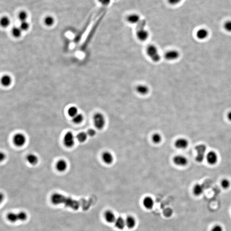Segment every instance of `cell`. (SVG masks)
<instances>
[{"label":"cell","instance_id":"1","mask_svg":"<svg viewBox=\"0 0 231 231\" xmlns=\"http://www.w3.org/2000/svg\"><path fill=\"white\" fill-rule=\"evenodd\" d=\"M51 200L54 205L63 204L66 207L74 210H77L81 207L84 209H86L88 207V204L84 201L75 200L58 193H55L51 196Z\"/></svg>","mask_w":231,"mask_h":231},{"label":"cell","instance_id":"2","mask_svg":"<svg viewBox=\"0 0 231 231\" xmlns=\"http://www.w3.org/2000/svg\"><path fill=\"white\" fill-rule=\"evenodd\" d=\"M146 20L142 19L135 26V35L140 42H146L150 37V32L146 28Z\"/></svg>","mask_w":231,"mask_h":231},{"label":"cell","instance_id":"3","mask_svg":"<svg viewBox=\"0 0 231 231\" xmlns=\"http://www.w3.org/2000/svg\"><path fill=\"white\" fill-rule=\"evenodd\" d=\"M146 53L148 58L154 63H158L161 60V55L158 48L153 44H150L147 46Z\"/></svg>","mask_w":231,"mask_h":231},{"label":"cell","instance_id":"4","mask_svg":"<svg viewBox=\"0 0 231 231\" xmlns=\"http://www.w3.org/2000/svg\"><path fill=\"white\" fill-rule=\"evenodd\" d=\"M93 122L97 129H103L105 126V118L102 113H96L93 116Z\"/></svg>","mask_w":231,"mask_h":231},{"label":"cell","instance_id":"5","mask_svg":"<svg viewBox=\"0 0 231 231\" xmlns=\"http://www.w3.org/2000/svg\"><path fill=\"white\" fill-rule=\"evenodd\" d=\"M27 218V214L25 212L22 211L18 213L11 212L7 215V219L11 222L15 223L18 220L25 221Z\"/></svg>","mask_w":231,"mask_h":231},{"label":"cell","instance_id":"6","mask_svg":"<svg viewBox=\"0 0 231 231\" xmlns=\"http://www.w3.org/2000/svg\"><path fill=\"white\" fill-rule=\"evenodd\" d=\"M142 19L138 13L135 12L130 13L126 17V20L128 23L135 25V26L138 25Z\"/></svg>","mask_w":231,"mask_h":231},{"label":"cell","instance_id":"7","mask_svg":"<svg viewBox=\"0 0 231 231\" xmlns=\"http://www.w3.org/2000/svg\"><path fill=\"white\" fill-rule=\"evenodd\" d=\"M180 57L179 51L175 49H171L167 51L164 53V58L166 60L173 61L178 59Z\"/></svg>","mask_w":231,"mask_h":231},{"label":"cell","instance_id":"8","mask_svg":"<svg viewBox=\"0 0 231 231\" xmlns=\"http://www.w3.org/2000/svg\"><path fill=\"white\" fill-rule=\"evenodd\" d=\"M63 143L66 147L71 148L74 144V138L73 133L70 131H68L65 134L63 138Z\"/></svg>","mask_w":231,"mask_h":231},{"label":"cell","instance_id":"9","mask_svg":"<svg viewBox=\"0 0 231 231\" xmlns=\"http://www.w3.org/2000/svg\"><path fill=\"white\" fill-rule=\"evenodd\" d=\"M26 138L24 134L18 133L15 134L13 138V143L15 146L21 147L25 145Z\"/></svg>","mask_w":231,"mask_h":231},{"label":"cell","instance_id":"10","mask_svg":"<svg viewBox=\"0 0 231 231\" xmlns=\"http://www.w3.org/2000/svg\"><path fill=\"white\" fill-rule=\"evenodd\" d=\"M174 164L179 166H184L188 163V160L185 156L182 155H177L173 158Z\"/></svg>","mask_w":231,"mask_h":231},{"label":"cell","instance_id":"11","mask_svg":"<svg viewBox=\"0 0 231 231\" xmlns=\"http://www.w3.org/2000/svg\"><path fill=\"white\" fill-rule=\"evenodd\" d=\"M136 91L141 95H146L149 93L150 89L148 86L144 84H138L135 88Z\"/></svg>","mask_w":231,"mask_h":231},{"label":"cell","instance_id":"12","mask_svg":"<svg viewBox=\"0 0 231 231\" xmlns=\"http://www.w3.org/2000/svg\"><path fill=\"white\" fill-rule=\"evenodd\" d=\"M206 160L208 163L210 165H214L218 161V155L215 152L211 151L207 153Z\"/></svg>","mask_w":231,"mask_h":231},{"label":"cell","instance_id":"13","mask_svg":"<svg viewBox=\"0 0 231 231\" xmlns=\"http://www.w3.org/2000/svg\"><path fill=\"white\" fill-rule=\"evenodd\" d=\"M102 158L104 162L107 164H111L114 162V156L111 152L107 151L103 153Z\"/></svg>","mask_w":231,"mask_h":231},{"label":"cell","instance_id":"14","mask_svg":"<svg viewBox=\"0 0 231 231\" xmlns=\"http://www.w3.org/2000/svg\"><path fill=\"white\" fill-rule=\"evenodd\" d=\"M175 146L177 149L184 150L188 146V141L184 138H179L176 141Z\"/></svg>","mask_w":231,"mask_h":231},{"label":"cell","instance_id":"15","mask_svg":"<svg viewBox=\"0 0 231 231\" xmlns=\"http://www.w3.org/2000/svg\"><path fill=\"white\" fill-rule=\"evenodd\" d=\"M196 35L198 39L200 40H204L209 36V31L206 30V29L202 28L197 31Z\"/></svg>","mask_w":231,"mask_h":231},{"label":"cell","instance_id":"16","mask_svg":"<svg viewBox=\"0 0 231 231\" xmlns=\"http://www.w3.org/2000/svg\"><path fill=\"white\" fill-rule=\"evenodd\" d=\"M105 218L107 222L109 223L115 222L116 218L114 213L111 211H107L105 213Z\"/></svg>","mask_w":231,"mask_h":231},{"label":"cell","instance_id":"17","mask_svg":"<svg viewBox=\"0 0 231 231\" xmlns=\"http://www.w3.org/2000/svg\"><path fill=\"white\" fill-rule=\"evenodd\" d=\"M67 167V164L64 160H60L57 162L56 164V168L57 170L59 172H63L65 171Z\"/></svg>","mask_w":231,"mask_h":231},{"label":"cell","instance_id":"18","mask_svg":"<svg viewBox=\"0 0 231 231\" xmlns=\"http://www.w3.org/2000/svg\"><path fill=\"white\" fill-rule=\"evenodd\" d=\"M143 204L146 209H151L153 207L154 202L151 197H146L143 199Z\"/></svg>","mask_w":231,"mask_h":231},{"label":"cell","instance_id":"19","mask_svg":"<svg viewBox=\"0 0 231 231\" xmlns=\"http://www.w3.org/2000/svg\"><path fill=\"white\" fill-rule=\"evenodd\" d=\"M114 223L116 227L119 230H122L124 229L125 225H126V220L121 217H119L116 218Z\"/></svg>","mask_w":231,"mask_h":231},{"label":"cell","instance_id":"20","mask_svg":"<svg viewBox=\"0 0 231 231\" xmlns=\"http://www.w3.org/2000/svg\"><path fill=\"white\" fill-rule=\"evenodd\" d=\"M126 225L129 229L134 228L136 225V220L132 216H128L126 220Z\"/></svg>","mask_w":231,"mask_h":231},{"label":"cell","instance_id":"21","mask_svg":"<svg viewBox=\"0 0 231 231\" xmlns=\"http://www.w3.org/2000/svg\"><path fill=\"white\" fill-rule=\"evenodd\" d=\"M1 83L4 86H9L12 83L11 78L8 75H4L1 79Z\"/></svg>","mask_w":231,"mask_h":231},{"label":"cell","instance_id":"22","mask_svg":"<svg viewBox=\"0 0 231 231\" xmlns=\"http://www.w3.org/2000/svg\"><path fill=\"white\" fill-rule=\"evenodd\" d=\"M27 160L30 164L35 165L37 164L38 162V158L35 154H30L27 157Z\"/></svg>","mask_w":231,"mask_h":231},{"label":"cell","instance_id":"23","mask_svg":"<svg viewBox=\"0 0 231 231\" xmlns=\"http://www.w3.org/2000/svg\"><path fill=\"white\" fill-rule=\"evenodd\" d=\"M204 187L200 184H196L193 188V192L196 196H199L203 193Z\"/></svg>","mask_w":231,"mask_h":231},{"label":"cell","instance_id":"24","mask_svg":"<svg viewBox=\"0 0 231 231\" xmlns=\"http://www.w3.org/2000/svg\"><path fill=\"white\" fill-rule=\"evenodd\" d=\"M87 133L84 132H81L77 135V139L79 142L84 143L86 141L87 138Z\"/></svg>","mask_w":231,"mask_h":231},{"label":"cell","instance_id":"25","mask_svg":"<svg viewBox=\"0 0 231 231\" xmlns=\"http://www.w3.org/2000/svg\"><path fill=\"white\" fill-rule=\"evenodd\" d=\"M44 23L47 26H52L55 23V19L51 16H47L44 19Z\"/></svg>","mask_w":231,"mask_h":231},{"label":"cell","instance_id":"26","mask_svg":"<svg viewBox=\"0 0 231 231\" xmlns=\"http://www.w3.org/2000/svg\"><path fill=\"white\" fill-rule=\"evenodd\" d=\"M152 140L154 143L159 144L162 141L161 135L159 133H155L152 135Z\"/></svg>","mask_w":231,"mask_h":231},{"label":"cell","instance_id":"27","mask_svg":"<svg viewBox=\"0 0 231 231\" xmlns=\"http://www.w3.org/2000/svg\"><path fill=\"white\" fill-rule=\"evenodd\" d=\"M22 31L20 27H14L12 30V33L13 36L15 37L18 38L22 35Z\"/></svg>","mask_w":231,"mask_h":231},{"label":"cell","instance_id":"28","mask_svg":"<svg viewBox=\"0 0 231 231\" xmlns=\"http://www.w3.org/2000/svg\"><path fill=\"white\" fill-rule=\"evenodd\" d=\"M78 110L77 107L74 106L71 107L68 110V114L71 117H74L78 114Z\"/></svg>","mask_w":231,"mask_h":231},{"label":"cell","instance_id":"29","mask_svg":"<svg viewBox=\"0 0 231 231\" xmlns=\"http://www.w3.org/2000/svg\"><path fill=\"white\" fill-rule=\"evenodd\" d=\"M10 20L6 16H4L1 18V25L2 27H6L10 24Z\"/></svg>","mask_w":231,"mask_h":231},{"label":"cell","instance_id":"30","mask_svg":"<svg viewBox=\"0 0 231 231\" xmlns=\"http://www.w3.org/2000/svg\"><path fill=\"white\" fill-rule=\"evenodd\" d=\"M27 13L25 11H21L18 14V17L19 20L21 22L26 21L27 18Z\"/></svg>","mask_w":231,"mask_h":231},{"label":"cell","instance_id":"31","mask_svg":"<svg viewBox=\"0 0 231 231\" xmlns=\"http://www.w3.org/2000/svg\"><path fill=\"white\" fill-rule=\"evenodd\" d=\"M84 117L81 114H78L73 117V121L76 124H80L83 121Z\"/></svg>","mask_w":231,"mask_h":231},{"label":"cell","instance_id":"32","mask_svg":"<svg viewBox=\"0 0 231 231\" xmlns=\"http://www.w3.org/2000/svg\"><path fill=\"white\" fill-rule=\"evenodd\" d=\"M29 27L30 25L29 23L26 21H25V22H21L20 28L22 31H26L29 29Z\"/></svg>","mask_w":231,"mask_h":231},{"label":"cell","instance_id":"33","mask_svg":"<svg viewBox=\"0 0 231 231\" xmlns=\"http://www.w3.org/2000/svg\"><path fill=\"white\" fill-rule=\"evenodd\" d=\"M113 0H98V2L101 5L105 7H107L111 4V2Z\"/></svg>","mask_w":231,"mask_h":231},{"label":"cell","instance_id":"34","mask_svg":"<svg viewBox=\"0 0 231 231\" xmlns=\"http://www.w3.org/2000/svg\"><path fill=\"white\" fill-rule=\"evenodd\" d=\"M221 185L223 188L227 189L230 187V183L228 179H223L222 180Z\"/></svg>","mask_w":231,"mask_h":231},{"label":"cell","instance_id":"35","mask_svg":"<svg viewBox=\"0 0 231 231\" xmlns=\"http://www.w3.org/2000/svg\"><path fill=\"white\" fill-rule=\"evenodd\" d=\"M183 0H166L168 4L171 6H176L180 4Z\"/></svg>","mask_w":231,"mask_h":231},{"label":"cell","instance_id":"36","mask_svg":"<svg viewBox=\"0 0 231 231\" xmlns=\"http://www.w3.org/2000/svg\"><path fill=\"white\" fill-rule=\"evenodd\" d=\"M224 27L227 32H231V21H228L224 24Z\"/></svg>","mask_w":231,"mask_h":231},{"label":"cell","instance_id":"37","mask_svg":"<svg viewBox=\"0 0 231 231\" xmlns=\"http://www.w3.org/2000/svg\"><path fill=\"white\" fill-rule=\"evenodd\" d=\"M87 134L90 137H94L96 134V131L93 129H90L87 131Z\"/></svg>","mask_w":231,"mask_h":231},{"label":"cell","instance_id":"38","mask_svg":"<svg viewBox=\"0 0 231 231\" xmlns=\"http://www.w3.org/2000/svg\"><path fill=\"white\" fill-rule=\"evenodd\" d=\"M211 231H223V230L220 225H216L212 228Z\"/></svg>","mask_w":231,"mask_h":231},{"label":"cell","instance_id":"39","mask_svg":"<svg viewBox=\"0 0 231 231\" xmlns=\"http://www.w3.org/2000/svg\"><path fill=\"white\" fill-rule=\"evenodd\" d=\"M5 155L4 153L1 152V157H0V159H1V161H2L3 160H4L5 158Z\"/></svg>","mask_w":231,"mask_h":231},{"label":"cell","instance_id":"40","mask_svg":"<svg viewBox=\"0 0 231 231\" xmlns=\"http://www.w3.org/2000/svg\"><path fill=\"white\" fill-rule=\"evenodd\" d=\"M227 118H228V119H229L230 121H231V111L229 112L228 114H227Z\"/></svg>","mask_w":231,"mask_h":231},{"label":"cell","instance_id":"41","mask_svg":"<svg viewBox=\"0 0 231 231\" xmlns=\"http://www.w3.org/2000/svg\"><path fill=\"white\" fill-rule=\"evenodd\" d=\"M114 1H117V0H114Z\"/></svg>","mask_w":231,"mask_h":231}]
</instances>
